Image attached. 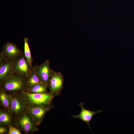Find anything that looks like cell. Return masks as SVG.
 Returning a JSON list of instances; mask_svg holds the SVG:
<instances>
[{
    "label": "cell",
    "mask_w": 134,
    "mask_h": 134,
    "mask_svg": "<svg viewBox=\"0 0 134 134\" xmlns=\"http://www.w3.org/2000/svg\"><path fill=\"white\" fill-rule=\"evenodd\" d=\"M14 126L25 134H31L37 131L38 126L26 110L16 118Z\"/></svg>",
    "instance_id": "3957f363"
},
{
    "label": "cell",
    "mask_w": 134,
    "mask_h": 134,
    "mask_svg": "<svg viewBox=\"0 0 134 134\" xmlns=\"http://www.w3.org/2000/svg\"><path fill=\"white\" fill-rule=\"evenodd\" d=\"M8 126L0 125V134H8Z\"/></svg>",
    "instance_id": "ac0fdd59"
},
{
    "label": "cell",
    "mask_w": 134,
    "mask_h": 134,
    "mask_svg": "<svg viewBox=\"0 0 134 134\" xmlns=\"http://www.w3.org/2000/svg\"><path fill=\"white\" fill-rule=\"evenodd\" d=\"M83 105L82 103H80L79 105L81 108V112L79 115L71 116L73 118H79L84 121L90 129V122L92 118L95 114L102 112V110H100L95 111L89 110L86 109L83 106Z\"/></svg>",
    "instance_id": "8fae6325"
},
{
    "label": "cell",
    "mask_w": 134,
    "mask_h": 134,
    "mask_svg": "<svg viewBox=\"0 0 134 134\" xmlns=\"http://www.w3.org/2000/svg\"><path fill=\"white\" fill-rule=\"evenodd\" d=\"M50 105L27 108L26 110L36 124L38 126L41 123L45 114L51 108Z\"/></svg>",
    "instance_id": "ba28073f"
},
{
    "label": "cell",
    "mask_w": 134,
    "mask_h": 134,
    "mask_svg": "<svg viewBox=\"0 0 134 134\" xmlns=\"http://www.w3.org/2000/svg\"><path fill=\"white\" fill-rule=\"evenodd\" d=\"M8 134H21V131L14 126L9 125Z\"/></svg>",
    "instance_id": "e0dca14e"
},
{
    "label": "cell",
    "mask_w": 134,
    "mask_h": 134,
    "mask_svg": "<svg viewBox=\"0 0 134 134\" xmlns=\"http://www.w3.org/2000/svg\"><path fill=\"white\" fill-rule=\"evenodd\" d=\"M13 69L14 72L29 77L31 68L24 54L18 56L15 59Z\"/></svg>",
    "instance_id": "9c48e42d"
},
{
    "label": "cell",
    "mask_w": 134,
    "mask_h": 134,
    "mask_svg": "<svg viewBox=\"0 0 134 134\" xmlns=\"http://www.w3.org/2000/svg\"><path fill=\"white\" fill-rule=\"evenodd\" d=\"M16 117L8 109L0 108V125L14 126Z\"/></svg>",
    "instance_id": "7c38bea8"
},
{
    "label": "cell",
    "mask_w": 134,
    "mask_h": 134,
    "mask_svg": "<svg viewBox=\"0 0 134 134\" xmlns=\"http://www.w3.org/2000/svg\"><path fill=\"white\" fill-rule=\"evenodd\" d=\"M11 97V103L9 110L16 118L23 113L26 107L24 99L20 93L10 94Z\"/></svg>",
    "instance_id": "277c9868"
},
{
    "label": "cell",
    "mask_w": 134,
    "mask_h": 134,
    "mask_svg": "<svg viewBox=\"0 0 134 134\" xmlns=\"http://www.w3.org/2000/svg\"><path fill=\"white\" fill-rule=\"evenodd\" d=\"M41 83H42L36 73L33 66L30 69V75L28 80L26 89L34 85Z\"/></svg>",
    "instance_id": "5bb4252c"
},
{
    "label": "cell",
    "mask_w": 134,
    "mask_h": 134,
    "mask_svg": "<svg viewBox=\"0 0 134 134\" xmlns=\"http://www.w3.org/2000/svg\"><path fill=\"white\" fill-rule=\"evenodd\" d=\"M33 67L41 81L48 87L52 71L50 68L49 60H46L40 65Z\"/></svg>",
    "instance_id": "5b68a950"
},
{
    "label": "cell",
    "mask_w": 134,
    "mask_h": 134,
    "mask_svg": "<svg viewBox=\"0 0 134 134\" xmlns=\"http://www.w3.org/2000/svg\"><path fill=\"white\" fill-rule=\"evenodd\" d=\"M27 108L51 105L54 96L49 93H32L25 91L20 93Z\"/></svg>",
    "instance_id": "7a4b0ae2"
},
{
    "label": "cell",
    "mask_w": 134,
    "mask_h": 134,
    "mask_svg": "<svg viewBox=\"0 0 134 134\" xmlns=\"http://www.w3.org/2000/svg\"><path fill=\"white\" fill-rule=\"evenodd\" d=\"M4 60V57L2 52H0V64Z\"/></svg>",
    "instance_id": "d6986e66"
},
{
    "label": "cell",
    "mask_w": 134,
    "mask_h": 134,
    "mask_svg": "<svg viewBox=\"0 0 134 134\" xmlns=\"http://www.w3.org/2000/svg\"><path fill=\"white\" fill-rule=\"evenodd\" d=\"M63 82V76L61 73L52 70L48 86L49 92L54 96L58 95L62 89Z\"/></svg>",
    "instance_id": "8992f818"
},
{
    "label": "cell",
    "mask_w": 134,
    "mask_h": 134,
    "mask_svg": "<svg viewBox=\"0 0 134 134\" xmlns=\"http://www.w3.org/2000/svg\"><path fill=\"white\" fill-rule=\"evenodd\" d=\"M29 77L14 72L0 84V88L10 94L26 90Z\"/></svg>",
    "instance_id": "6da1fadb"
},
{
    "label": "cell",
    "mask_w": 134,
    "mask_h": 134,
    "mask_svg": "<svg viewBox=\"0 0 134 134\" xmlns=\"http://www.w3.org/2000/svg\"><path fill=\"white\" fill-rule=\"evenodd\" d=\"M48 87L44 84L41 83L33 85L25 91L32 93L46 92Z\"/></svg>",
    "instance_id": "9a60e30c"
},
{
    "label": "cell",
    "mask_w": 134,
    "mask_h": 134,
    "mask_svg": "<svg viewBox=\"0 0 134 134\" xmlns=\"http://www.w3.org/2000/svg\"><path fill=\"white\" fill-rule=\"evenodd\" d=\"M14 61L4 60L0 64V84L14 72Z\"/></svg>",
    "instance_id": "30bf717a"
},
{
    "label": "cell",
    "mask_w": 134,
    "mask_h": 134,
    "mask_svg": "<svg viewBox=\"0 0 134 134\" xmlns=\"http://www.w3.org/2000/svg\"><path fill=\"white\" fill-rule=\"evenodd\" d=\"M24 55L26 58L30 68L33 67L32 63L33 60L32 58L31 52L28 44L27 38L25 37L24 39Z\"/></svg>",
    "instance_id": "2e32d148"
},
{
    "label": "cell",
    "mask_w": 134,
    "mask_h": 134,
    "mask_svg": "<svg viewBox=\"0 0 134 134\" xmlns=\"http://www.w3.org/2000/svg\"><path fill=\"white\" fill-rule=\"evenodd\" d=\"M1 52L4 60H14L18 56L24 54V52L19 49L15 44L10 42L3 46Z\"/></svg>",
    "instance_id": "52a82bcc"
},
{
    "label": "cell",
    "mask_w": 134,
    "mask_h": 134,
    "mask_svg": "<svg viewBox=\"0 0 134 134\" xmlns=\"http://www.w3.org/2000/svg\"><path fill=\"white\" fill-rule=\"evenodd\" d=\"M11 100L10 94L0 88V102L1 107L9 110L11 106Z\"/></svg>",
    "instance_id": "4fadbf2b"
}]
</instances>
